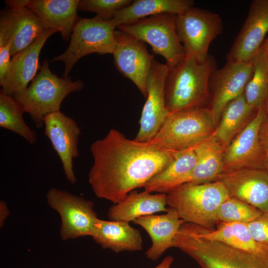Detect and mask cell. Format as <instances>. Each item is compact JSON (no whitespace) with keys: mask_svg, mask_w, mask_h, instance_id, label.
<instances>
[{"mask_svg":"<svg viewBox=\"0 0 268 268\" xmlns=\"http://www.w3.org/2000/svg\"><path fill=\"white\" fill-rule=\"evenodd\" d=\"M268 32V0H254L246 19L226 56L227 62L242 63L252 60Z\"/></svg>","mask_w":268,"mask_h":268,"instance_id":"cell-15","label":"cell"},{"mask_svg":"<svg viewBox=\"0 0 268 268\" xmlns=\"http://www.w3.org/2000/svg\"><path fill=\"white\" fill-rule=\"evenodd\" d=\"M174 258L171 256H168L165 257L161 262L154 268H170L173 262Z\"/></svg>","mask_w":268,"mask_h":268,"instance_id":"cell-38","label":"cell"},{"mask_svg":"<svg viewBox=\"0 0 268 268\" xmlns=\"http://www.w3.org/2000/svg\"><path fill=\"white\" fill-rule=\"evenodd\" d=\"M165 212L141 216L133 221L141 227L150 237L151 245L145 254L152 261L158 260L167 250L172 247L174 239L185 222L174 208H167Z\"/></svg>","mask_w":268,"mask_h":268,"instance_id":"cell-20","label":"cell"},{"mask_svg":"<svg viewBox=\"0 0 268 268\" xmlns=\"http://www.w3.org/2000/svg\"><path fill=\"white\" fill-rule=\"evenodd\" d=\"M44 134L58 155L67 180L74 184L77 180L73 161L79 155L78 139L81 132L76 122L60 111L49 114L43 119Z\"/></svg>","mask_w":268,"mask_h":268,"instance_id":"cell-14","label":"cell"},{"mask_svg":"<svg viewBox=\"0 0 268 268\" xmlns=\"http://www.w3.org/2000/svg\"><path fill=\"white\" fill-rule=\"evenodd\" d=\"M167 205L165 194L133 191L121 201L112 205L107 215L110 220L129 223L141 216L166 212Z\"/></svg>","mask_w":268,"mask_h":268,"instance_id":"cell-25","label":"cell"},{"mask_svg":"<svg viewBox=\"0 0 268 268\" xmlns=\"http://www.w3.org/2000/svg\"><path fill=\"white\" fill-rule=\"evenodd\" d=\"M262 48L268 59V37H267L262 44Z\"/></svg>","mask_w":268,"mask_h":268,"instance_id":"cell-39","label":"cell"},{"mask_svg":"<svg viewBox=\"0 0 268 268\" xmlns=\"http://www.w3.org/2000/svg\"><path fill=\"white\" fill-rule=\"evenodd\" d=\"M258 110L248 103L243 93L224 108L213 135L226 148Z\"/></svg>","mask_w":268,"mask_h":268,"instance_id":"cell-28","label":"cell"},{"mask_svg":"<svg viewBox=\"0 0 268 268\" xmlns=\"http://www.w3.org/2000/svg\"><path fill=\"white\" fill-rule=\"evenodd\" d=\"M192 0H136L118 11L111 20L117 28L161 13L177 15L194 6Z\"/></svg>","mask_w":268,"mask_h":268,"instance_id":"cell-26","label":"cell"},{"mask_svg":"<svg viewBox=\"0 0 268 268\" xmlns=\"http://www.w3.org/2000/svg\"><path fill=\"white\" fill-rule=\"evenodd\" d=\"M216 69V60L209 54L205 61H200L185 54L176 64L168 67L164 97L169 114L204 107L209 95L210 77Z\"/></svg>","mask_w":268,"mask_h":268,"instance_id":"cell-2","label":"cell"},{"mask_svg":"<svg viewBox=\"0 0 268 268\" xmlns=\"http://www.w3.org/2000/svg\"><path fill=\"white\" fill-rule=\"evenodd\" d=\"M79 0H29L27 7L37 15L45 30L56 29L65 41L69 40L80 18Z\"/></svg>","mask_w":268,"mask_h":268,"instance_id":"cell-22","label":"cell"},{"mask_svg":"<svg viewBox=\"0 0 268 268\" xmlns=\"http://www.w3.org/2000/svg\"><path fill=\"white\" fill-rule=\"evenodd\" d=\"M168 67L152 62L147 78V97L139 120V129L134 140L147 142L158 132L169 115L165 102L164 84Z\"/></svg>","mask_w":268,"mask_h":268,"instance_id":"cell-12","label":"cell"},{"mask_svg":"<svg viewBox=\"0 0 268 268\" xmlns=\"http://www.w3.org/2000/svg\"><path fill=\"white\" fill-rule=\"evenodd\" d=\"M29 0H5V3L6 7L13 8L26 7Z\"/></svg>","mask_w":268,"mask_h":268,"instance_id":"cell-36","label":"cell"},{"mask_svg":"<svg viewBox=\"0 0 268 268\" xmlns=\"http://www.w3.org/2000/svg\"><path fill=\"white\" fill-rule=\"evenodd\" d=\"M166 195L167 205L175 209L185 222L209 229L219 222V208L230 197L220 181L185 183Z\"/></svg>","mask_w":268,"mask_h":268,"instance_id":"cell-3","label":"cell"},{"mask_svg":"<svg viewBox=\"0 0 268 268\" xmlns=\"http://www.w3.org/2000/svg\"><path fill=\"white\" fill-rule=\"evenodd\" d=\"M46 199L49 206L60 216L62 240L92 237L98 219L92 201L54 187L49 189Z\"/></svg>","mask_w":268,"mask_h":268,"instance_id":"cell-10","label":"cell"},{"mask_svg":"<svg viewBox=\"0 0 268 268\" xmlns=\"http://www.w3.org/2000/svg\"><path fill=\"white\" fill-rule=\"evenodd\" d=\"M264 107L265 112H266L267 116L268 117V96H267V98L266 99V102H265Z\"/></svg>","mask_w":268,"mask_h":268,"instance_id":"cell-40","label":"cell"},{"mask_svg":"<svg viewBox=\"0 0 268 268\" xmlns=\"http://www.w3.org/2000/svg\"><path fill=\"white\" fill-rule=\"evenodd\" d=\"M259 135L265 158V169L268 172V117L267 116L262 123Z\"/></svg>","mask_w":268,"mask_h":268,"instance_id":"cell-35","label":"cell"},{"mask_svg":"<svg viewBox=\"0 0 268 268\" xmlns=\"http://www.w3.org/2000/svg\"><path fill=\"white\" fill-rule=\"evenodd\" d=\"M9 214V210L6 203L3 201L0 202V226L2 227L4 221Z\"/></svg>","mask_w":268,"mask_h":268,"instance_id":"cell-37","label":"cell"},{"mask_svg":"<svg viewBox=\"0 0 268 268\" xmlns=\"http://www.w3.org/2000/svg\"><path fill=\"white\" fill-rule=\"evenodd\" d=\"M132 2L131 0H80L77 10L93 12L101 19L109 21Z\"/></svg>","mask_w":268,"mask_h":268,"instance_id":"cell-32","label":"cell"},{"mask_svg":"<svg viewBox=\"0 0 268 268\" xmlns=\"http://www.w3.org/2000/svg\"><path fill=\"white\" fill-rule=\"evenodd\" d=\"M58 32L56 29L45 30L31 45L12 56L8 71L2 83L0 92L10 95L25 90L41 67L40 52L47 40Z\"/></svg>","mask_w":268,"mask_h":268,"instance_id":"cell-19","label":"cell"},{"mask_svg":"<svg viewBox=\"0 0 268 268\" xmlns=\"http://www.w3.org/2000/svg\"><path fill=\"white\" fill-rule=\"evenodd\" d=\"M175 15L161 13L117 28L149 44L154 53L162 56L170 67L185 56L176 32Z\"/></svg>","mask_w":268,"mask_h":268,"instance_id":"cell-8","label":"cell"},{"mask_svg":"<svg viewBox=\"0 0 268 268\" xmlns=\"http://www.w3.org/2000/svg\"><path fill=\"white\" fill-rule=\"evenodd\" d=\"M196 163L193 147L177 152L172 161L144 186V191L150 193H170L188 182Z\"/></svg>","mask_w":268,"mask_h":268,"instance_id":"cell-24","label":"cell"},{"mask_svg":"<svg viewBox=\"0 0 268 268\" xmlns=\"http://www.w3.org/2000/svg\"><path fill=\"white\" fill-rule=\"evenodd\" d=\"M172 247L190 256L201 268H268V257L199 237L183 224L174 239Z\"/></svg>","mask_w":268,"mask_h":268,"instance_id":"cell-4","label":"cell"},{"mask_svg":"<svg viewBox=\"0 0 268 268\" xmlns=\"http://www.w3.org/2000/svg\"><path fill=\"white\" fill-rule=\"evenodd\" d=\"M253 72L252 61L236 63L227 62L211 74L209 87L212 88L211 109L217 126L222 112L232 100L244 92Z\"/></svg>","mask_w":268,"mask_h":268,"instance_id":"cell-16","label":"cell"},{"mask_svg":"<svg viewBox=\"0 0 268 268\" xmlns=\"http://www.w3.org/2000/svg\"><path fill=\"white\" fill-rule=\"evenodd\" d=\"M11 42L0 47V84L3 81L10 67Z\"/></svg>","mask_w":268,"mask_h":268,"instance_id":"cell-34","label":"cell"},{"mask_svg":"<svg viewBox=\"0 0 268 268\" xmlns=\"http://www.w3.org/2000/svg\"><path fill=\"white\" fill-rule=\"evenodd\" d=\"M44 30L37 15L27 6H6L0 11V47L11 42V56L31 45Z\"/></svg>","mask_w":268,"mask_h":268,"instance_id":"cell-17","label":"cell"},{"mask_svg":"<svg viewBox=\"0 0 268 268\" xmlns=\"http://www.w3.org/2000/svg\"><path fill=\"white\" fill-rule=\"evenodd\" d=\"M23 108L12 96L0 93V127L23 137L31 144L37 141V135L25 123Z\"/></svg>","mask_w":268,"mask_h":268,"instance_id":"cell-29","label":"cell"},{"mask_svg":"<svg viewBox=\"0 0 268 268\" xmlns=\"http://www.w3.org/2000/svg\"><path fill=\"white\" fill-rule=\"evenodd\" d=\"M264 212L234 197H229L220 205L217 213L219 222L248 223Z\"/></svg>","mask_w":268,"mask_h":268,"instance_id":"cell-31","label":"cell"},{"mask_svg":"<svg viewBox=\"0 0 268 268\" xmlns=\"http://www.w3.org/2000/svg\"><path fill=\"white\" fill-rule=\"evenodd\" d=\"M175 25L185 54L200 61L206 60L210 44L223 31L218 14L194 6L176 15Z\"/></svg>","mask_w":268,"mask_h":268,"instance_id":"cell-9","label":"cell"},{"mask_svg":"<svg viewBox=\"0 0 268 268\" xmlns=\"http://www.w3.org/2000/svg\"><path fill=\"white\" fill-rule=\"evenodd\" d=\"M247 225L256 241L268 246V213H263Z\"/></svg>","mask_w":268,"mask_h":268,"instance_id":"cell-33","label":"cell"},{"mask_svg":"<svg viewBox=\"0 0 268 268\" xmlns=\"http://www.w3.org/2000/svg\"><path fill=\"white\" fill-rule=\"evenodd\" d=\"M116 27L111 20L97 16L79 18L74 26L67 49L51 62L62 61L65 65L63 77H67L75 64L90 54H113L116 47L114 32Z\"/></svg>","mask_w":268,"mask_h":268,"instance_id":"cell-7","label":"cell"},{"mask_svg":"<svg viewBox=\"0 0 268 268\" xmlns=\"http://www.w3.org/2000/svg\"><path fill=\"white\" fill-rule=\"evenodd\" d=\"M216 181L225 185L230 197L268 213V172L243 168L222 173Z\"/></svg>","mask_w":268,"mask_h":268,"instance_id":"cell-18","label":"cell"},{"mask_svg":"<svg viewBox=\"0 0 268 268\" xmlns=\"http://www.w3.org/2000/svg\"><path fill=\"white\" fill-rule=\"evenodd\" d=\"M267 116L264 107L259 109L226 147L222 173L243 168L265 169V158L259 134Z\"/></svg>","mask_w":268,"mask_h":268,"instance_id":"cell-11","label":"cell"},{"mask_svg":"<svg viewBox=\"0 0 268 268\" xmlns=\"http://www.w3.org/2000/svg\"><path fill=\"white\" fill-rule=\"evenodd\" d=\"M191 232L204 239L218 241L255 255L268 257V246L252 237L246 223L219 222L213 229L184 222Z\"/></svg>","mask_w":268,"mask_h":268,"instance_id":"cell-21","label":"cell"},{"mask_svg":"<svg viewBox=\"0 0 268 268\" xmlns=\"http://www.w3.org/2000/svg\"><path fill=\"white\" fill-rule=\"evenodd\" d=\"M114 35L117 44L113 55L116 68L146 98L147 78L154 55L148 52L144 42L135 37L119 29Z\"/></svg>","mask_w":268,"mask_h":268,"instance_id":"cell-13","label":"cell"},{"mask_svg":"<svg viewBox=\"0 0 268 268\" xmlns=\"http://www.w3.org/2000/svg\"><path fill=\"white\" fill-rule=\"evenodd\" d=\"M90 149L93 163L88 173L89 183L96 197L114 204L143 188L177 152L148 141L129 139L115 129L93 142Z\"/></svg>","mask_w":268,"mask_h":268,"instance_id":"cell-1","label":"cell"},{"mask_svg":"<svg viewBox=\"0 0 268 268\" xmlns=\"http://www.w3.org/2000/svg\"><path fill=\"white\" fill-rule=\"evenodd\" d=\"M91 237L102 248L110 249L115 253L138 251L143 249L139 231L125 221L98 218Z\"/></svg>","mask_w":268,"mask_h":268,"instance_id":"cell-23","label":"cell"},{"mask_svg":"<svg viewBox=\"0 0 268 268\" xmlns=\"http://www.w3.org/2000/svg\"><path fill=\"white\" fill-rule=\"evenodd\" d=\"M216 127L210 108L183 110L170 114L157 134L148 142L161 149L181 151L207 138Z\"/></svg>","mask_w":268,"mask_h":268,"instance_id":"cell-6","label":"cell"},{"mask_svg":"<svg viewBox=\"0 0 268 268\" xmlns=\"http://www.w3.org/2000/svg\"><path fill=\"white\" fill-rule=\"evenodd\" d=\"M252 61L253 74L244 93L248 103L259 109L264 106L268 94V59L262 47Z\"/></svg>","mask_w":268,"mask_h":268,"instance_id":"cell-30","label":"cell"},{"mask_svg":"<svg viewBox=\"0 0 268 268\" xmlns=\"http://www.w3.org/2000/svg\"><path fill=\"white\" fill-rule=\"evenodd\" d=\"M84 87L80 79L70 77H59L49 68L45 60L38 72L25 90L13 96L24 112L28 113L37 128L44 125L47 115L59 111L66 97L72 92L81 91Z\"/></svg>","mask_w":268,"mask_h":268,"instance_id":"cell-5","label":"cell"},{"mask_svg":"<svg viewBox=\"0 0 268 268\" xmlns=\"http://www.w3.org/2000/svg\"><path fill=\"white\" fill-rule=\"evenodd\" d=\"M193 148L197 163L187 183L200 184L216 181L223 171L226 148L213 134Z\"/></svg>","mask_w":268,"mask_h":268,"instance_id":"cell-27","label":"cell"}]
</instances>
